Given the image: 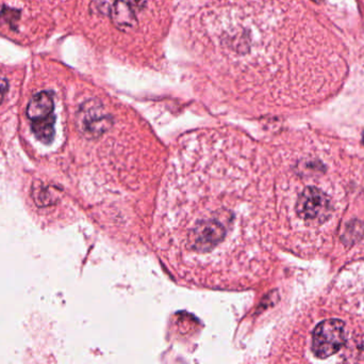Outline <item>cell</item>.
Returning a JSON list of instances; mask_svg holds the SVG:
<instances>
[{
    "instance_id": "cell-8",
    "label": "cell",
    "mask_w": 364,
    "mask_h": 364,
    "mask_svg": "<svg viewBox=\"0 0 364 364\" xmlns=\"http://www.w3.org/2000/svg\"><path fill=\"white\" fill-rule=\"evenodd\" d=\"M114 0H96V8L98 12L104 15H109Z\"/></svg>"
},
{
    "instance_id": "cell-9",
    "label": "cell",
    "mask_w": 364,
    "mask_h": 364,
    "mask_svg": "<svg viewBox=\"0 0 364 364\" xmlns=\"http://www.w3.org/2000/svg\"><path fill=\"white\" fill-rule=\"evenodd\" d=\"M6 91H8V83L4 80H0V104L4 100Z\"/></svg>"
},
{
    "instance_id": "cell-7",
    "label": "cell",
    "mask_w": 364,
    "mask_h": 364,
    "mask_svg": "<svg viewBox=\"0 0 364 364\" xmlns=\"http://www.w3.org/2000/svg\"><path fill=\"white\" fill-rule=\"evenodd\" d=\"M32 198L36 201V204L41 207H47L53 203V194L50 188L47 187L45 184H34L32 186Z\"/></svg>"
},
{
    "instance_id": "cell-4",
    "label": "cell",
    "mask_w": 364,
    "mask_h": 364,
    "mask_svg": "<svg viewBox=\"0 0 364 364\" xmlns=\"http://www.w3.org/2000/svg\"><path fill=\"white\" fill-rule=\"evenodd\" d=\"M139 11L127 0H114L111 8L109 16L112 19L113 23L122 30H128L134 28L138 23L136 13Z\"/></svg>"
},
{
    "instance_id": "cell-1",
    "label": "cell",
    "mask_w": 364,
    "mask_h": 364,
    "mask_svg": "<svg viewBox=\"0 0 364 364\" xmlns=\"http://www.w3.org/2000/svg\"><path fill=\"white\" fill-rule=\"evenodd\" d=\"M346 342V324L342 321L325 320L314 329L312 350L318 358L325 359L337 354Z\"/></svg>"
},
{
    "instance_id": "cell-2",
    "label": "cell",
    "mask_w": 364,
    "mask_h": 364,
    "mask_svg": "<svg viewBox=\"0 0 364 364\" xmlns=\"http://www.w3.org/2000/svg\"><path fill=\"white\" fill-rule=\"evenodd\" d=\"M297 215L311 224H323L331 216V201L322 190L307 187L297 199Z\"/></svg>"
},
{
    "instance_id": "cell-6",
    "label": "cell",
    "mask_w": 364,
    "mask_h": 364,
    "mask_svg": "<svg viewBox=\"0 0 364 364\" xmlns=\"http://www.w3.org/2000/svg\"><path fill=\"white\" fill-rule=\"evenodd\" d=\"M55 115L32 122V132L43 143H50L55 137Z\"/></svg>"
},
{
    "instance_id": "cell-5",
    "label": "cell",
    "mask_w": 364,
    "mask_h": 364,
    "mask_svg": "<svg viewBox=\"0 0 364 364\" xmlns=\"http://www.w3.org/2000/svg\"><path fill=\"white\" fill-rule=\"evenodd\" d=\"M55 103L50 92L43 91L36 94L27 107V117L33 121L46 119L53 115Z\"/></svg>"
},
{
    "instance_id": "cell-3",
    "label": "cell",
    "mask_w": 364,
    "mask_h": 364,
    "mask_svg": "<svg viewBox=\"0 0 364 364\" xmlns=\"http://www.w3.org/2000/svg\"><path fill=\"white\" fill-rule=\"evenodd\" d=\"M78 123L85 134L98 135L106 130L110 118L95 102L85 103L78 113Z\"/></svg>"
}]
</instances>
